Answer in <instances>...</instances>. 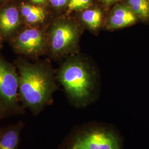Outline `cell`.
Segmentation results:
<instances>
[{"instance_id":"ba28073f","label":"cell","mask_w":149,"mask_h":149,"mask_svg":"<svg viewBox=\"0 0 149 149\" xmlns=\"http://www.w3.org/2000/svg\"><path fill=\"white\" fill-rule=\"evenodd\" d=\"M136 15L132 10L124 6H118L113 12L109 25L113 28H120L130 25L136 21Z\"/></svg>"},{"instance_id":"d6986e66","label":"cell","mask_w":149,"mask_h":149,"mask_svg":"<svg viewBox=\"0 0 149 149\" xmlns=\"http://www.w3.org/2000/svg\"></svg>"},{"instance_id":"5bb4252c","label":"cell","mask_w":149,"mask_h":149,"mask_svg":"<svg viewBox=\"0 0 149 149\" xmlns=\"http://www.w3.org/2000/svg\"><path fill=\"white\" fill-rule=\"evenodd\" d=\"M68 0H50L52 5L55 8H60L64 7Z\"/></svg>"},{"instance_id":"5b68a950","label":"cell","mask_w":149,"mask_h":149,"mask_svg":"<svg viewBox=\"0 0 149 149\" xmlns=\"http://www.w3.org/2000/svg\"><path fill=\"white\" fill-rule=\"evenodd\" d=\"M77 32L74 26L69 22H59L54 26L51 32V48L54 53L66 52L74 44Z\"/></svg>"},{"instance_id":"9a60e30c","label":"cell","mask_w":149,"mask_h":149,"mask_svg":"<svg viewBox=\"0 0 149 149\" xmlns=\"http://www.w3.org/2000/svg\"><path fill=\"white\" fill-rule=\"evenodd\" d=\"M33 3L36 4H44L46 2V0H30Z\"/></svg>"},{"instance_id":"277c9868","label":"cell","mask_w":149,"mask_h":149,"mask_svg":"<svg viewBox=\"0 0 149 149\" xmlns=\"http://www.w3.org/2000/svg\"><path fill=\"white\" fill-rule=\"evenodd\" d=\"M19 77L13 67L0 59V101L7 107H13L17 102Z\"/></svg>"},{"instance_id":"3957f363","label":"cell","mask_w":149,"mask_h":149,"mask_svg":"<svg viewBox=\"0 0 149 149\" xmlns=\"http://www.w3.org/2000/svg\"><path fill=\"white\" fill-rule=\"evenodd\" d=\"M69 149H120V144L114 134L97 130L77 138Z\"/></svg>"},{"instance_id":"9c48e42d","label":"cell","mask_w":149,"mask_h":149,"mask_svg":"<svg viewBox=\"0 0 149 149\" xmlns=\"http://www.w3.org/2000/svg\"><path fill=\"white\" fill-rule=\"evenodd\" d=\"M21 13L24 20L31 24L42 22L45 18V11L42 7L30 4H22Z\"/></svg>"},{"instance_id":"ac0fdd59","label":"cell","mask_w":149,"mask_h":149,"mask_svg":"<svg viewBox=\"0 0 149 149\" xmlns=\"http://www.w3.org/2000/svg\"><path fill=\"white\" fill-rule=\"evenodd\" d=\"M5 1V0H0V1Z\"/></svg>"},{"instance_id":"30bf717a","label":"cell","mask_w":149,"mask_h":149,"mask_svg":"<svg viewBox=\"0 0 149 149\" xmlns=\"http://www.w3.org/2000/svg\"><path fill=\"white\" fill-rule=\"evenodd\" d=\"M128 3L135 15L143 19L149 18V0H128Z\"/></svg>"},{"instance_id":"7c38bea8","label":"cell","mask_w":149,"mask_h":149,"mask_svg":"<svg viewBox=\"0 0 149 149\" xmlns=\"http://www.w3.org/2000/svg\"><path fill=\"white\" fill-rule=\"evenodd\" d=\"M18 138L17 130H11L7 132L0 139V149H16Z\"/></svg>"},{"instance_id":"8992f818","label":"cell","mask_w":149,"mask_h":149,"mask_svg":"<svg viewBox=\"0 0 149 149\" xmlns=\"http://www.w3.org/2000/svg\"><path fill=\"white\" fill-rule=\"evenodd\" d=\"M44 43V37L40 30L29 28L18 34L15 42V47L22 53L36 55L43 50Z\"/></svg>"},{"instance_id":"e0dca14e","label":"cell","mask_w":149,"mask_h":149,"mask_svg":"<svg viewBox=\"0 0 149 149\" xmlns=\"http://www.w3.org/2000/svg\"><path fill=\"white\" fill-rule=\"evenodd\" d=\"M0 47H1V40H0Z\"/></svg>"},{"instance_id":"4fadbf2b","label":"cell","mask_w":149,"mask_h":149,"mask_svg":"<svg viewBox=\"0 0 149 149\" xmlns=\"http://www.w3.org/2000/svg\"><path fill=\"white\" fill-rule=\"evenodd\" d=\"M91 3V0H70L69 10H81L86 8Z\"/></svg>"},{"instance_id":"8fae6325","label":"cell","mask_w":149,"mask_h":149,"mask_svg":"<svg viewBox=\"0 0 149 149\" xmlns=\"http://www.w3.org/2000/svg\"><path fill=\"white\" fill-rule=\"evenodd\" d=\"M82 19L90 28L96 29L100 27L101 23V12L96 9L86 10L83 12Z\"/></svg>"},{"instance_id":"52a82bcc","label":"cell","mask_w":149,"mask_h":149,"mask_svg":"<svg viewBox=\"0 0 149 149\" xmlns=\"http://www.w3.org/2000/svg\"><path fill=\"white\" fill-rule=\"evenodd\" d=\"M20 24L18 10L13 6L7 7L0 11V32L8 36L15 32Z\"/></svg>"},{"instance_id":"2e32d148","label":"cell","mask_w":149,"mask_h":149,"mask_svg":"<svg viewBox=\"0 0 149 149\" xmlns=\"http://www.w3.org/2000/svg\"><path fill=\"white\" fill-rule=\"evenodd\" d=\"M102 1L106 2L107 3H113V2H114L116 0H102Z\"/></svg>"},{"instance_id":"7a4b0ae2","label":"cell","mask_w":149,"mask_h":149,"mask_svg":"<svg viewBox=\"0 0 149 149\" xmlns=\"http://www.w3.org/2000/svg\"><path fill=\"white\" fill-rule=\"evenodd\" d=\"M60 80L67 92L74 99L83 100L90 96L92 88L90 74L79 63L65 65L60 72Z\"/></svg>"},{"instance_id":"6da1fadb","label":"cell","mask_w":149,"mask_h":149,"mask_svg":"<svg viewBox=\"0 0 149 149\" xmlns=\"http://www.w3.org/2000/svg\"><path fill=\"white\" fill-rule=\"evenodd\" d=\"M20 96L24 103L33 111L43 107L49 100L53 84L48 73L36 65L25 64L19 67Z\"/></svg>"}]
</instances>
